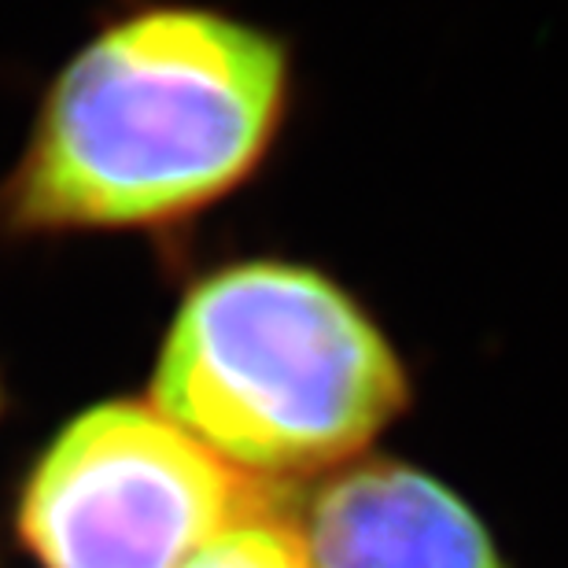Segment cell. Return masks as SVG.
<instances>
[{"label":"cell","mask_w":568,"mask_h":568,"mask_svg":"<svg viewBox=\"0 0 568 568\" xmlns=\"http://www.w3.org/2000/svg\"><path fill=\"white\" fill-rule=\"evenodd\" d=\"M295 108V49L241 11L138 0L49 78L0 178V244L170 236L270 166Z\"/></svg>","instance_id":"1"},{"label":"cell","mask_w":568,"mask_h":568,"mask_svg":"<svg viewBox=\"0 0 568 568\" xmlns=\"http://www.w3.org/2000/svg\"><path fill=\"white\" fill-rule=\"evenodd\" d=\"M414 381L381 317L292 255L207 266L178 295L148 403L258 487L366 458L410 410Z\"/></svg>","instance_id":"2"},{"label":"cell","mask_w":568,"mask_h":568,"mask_svg":"<svg viewBox=\"0 0 568 568\" xmlns=\"http://www.w3.org/2000/svg\"><path fill=\"white\" fill-rule=\"evenodd\" d=\"M314 568H506L465 498L399 458H355L317 476L292 509Z\"/></svg>","instance_id":"4"},{"label":"cell","mask_w":568,"mask_h":568,"mask_svg":"<svg viewBox=\"0 0 568 568\" xmlns=\"http://www.w3.org/2000/svg\"><path fill=\"white\" fill-rule=\"evenodd\" d=\"M270 495L148 399L119 395L67 417L38 450L16 536L38 568H181Z\"/></svg>","instance_id":"3"},{"label":"cell","mask_w":568,"mask_h":568,"mask_svg":"<svg viewBox=\"0 0 568 568\" xmlns=\"http://www.w3.org/2000/svg\"><path fill=\"white\" fill-rule=\"evenodd\" d=\"M181 568H314L288 509L274 495L230 520Z\"/></svg>","instance_id":"5"},{"label":"cell","mask_w":568,"mask_h":568,"mask_svg":"<svg viewBox=\"0 0 568 568\" xmlns=\"http://www.w3.org/2000/svg\"><path fill=\"white\" fill-rule=\"evenodd\" d=\"M4 406H8V392H4V381H0V414H4Z\"/></svg>","instance_id":"6"}]
</instances>
